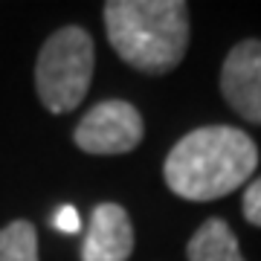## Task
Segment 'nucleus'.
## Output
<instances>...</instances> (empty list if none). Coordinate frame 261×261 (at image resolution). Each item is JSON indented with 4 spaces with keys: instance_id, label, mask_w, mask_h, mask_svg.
Instances as JSON below:
<instances>
[{
    "instance_id": "6",
    "label": "nucleus",
    "mask_w": 261,
    "mask_h": 261,
    "mask_svg": "<svg viewBox=\"0 0 261 261\" xmlns=\"http://www.w3.org/2000/svg\"><path fill=\"white\" fill-rule=\"evenodd\" d=\"M134 252V224L125 206L99 203L90 215L82 261H128Z\"/></svg>"
},
{
    "instance_id": "2",
    "label": "nucleus",
    "mask_w": 261,
    "mask_h": 261,
    "mask_svg": "<svg viewBox=\"0 0 261 261\" xmlns=\"http://www.w3.org/2000/svg\"><path fill=\"white\" fill-rule=\"evenodd\" d=\"M105 29L113 53L145 75L180 67L192 35L183 0H108Z\"/></svg>"
},
{
    "instance_id": "8",
    "label": "nucleus",
    "mask_w": 261,
    "mask_h": 261,
    "mask_svg": "<svg viewBox=\"0 0 261 261\" xmlns=\"http://www.w3.org/2000/svg\"><path fill=\"white\" fill-rule=\"evenodd\" d=\"M0 261H38V232L29 221H12L0 229Z\"/></svg>"
},
{
    "instance_id": "5",
    "label": "nucleus",
    "mask_w": 261,
    "mask_h": 261,
    "mask_svg": "<svg viewBox=\"0 0 261 261\" xmlns=\"http://www.w3.org/2000/svg\"><path fill=\"white\" fill-rule=\"evenodd\" d=\"M221 93L244 122L261 125V41H238L221 67Z\"/></svg>"
},
{
    "instance_id": "1",
    "label": "nucleus",
    "mask_w": 261,
    "mask_h": 261,
    "mask_svg": "<svg viewBox=\"0 0 261 261\" xmlns=\"http://www.w3.org/2000/svg\"><path fill=\"white\" fill-rule=\"evenodd\" d=\"M258 166V148L247 130L232 125H206L168 151L163 163L166 186L183 200H218L241 189Z\"/></svg>"
},
{
    "instance_id": "10",
    "label": "nucleus",
    "mask_w": 261,
    "mask_h": 261,
    "mask_svg": "<svg viewBox=\"0 0 261 261\" xmlns=\"http://www.w3.org/2000/svg\"><path fill=\"white\" fill-rule=\"evenodd\" d=\"M53 226L61 229V232H67V235L79 232V229H82V218L75 212V206H61V209L53 215Z\"/></svg>"
},
{
    "instance_id": "9",
    "label": "nucleus",
    "mask_w": 261,
    "mask_h": 261,
    "mask_svg": "<svg viewBox=\"0 0 261 261\" xmlns=\"http://www.w3.org/2000/svg\"><path fill=\"white\" fill-rule=\"evenodd\" d=\"M241 212L252 226H261V177H255L244 192L241 200Z\"/></svg>"
},
{
    "instance_id": "4",
    "label": "nucleus",
    "mask_w": 261,
    "mask_h": 261,
    "mask_svg": "<svg viewBox=\"0 0 261 261\" xmlns=\"http://www.w3.org/2000/svg\"><path fill=\"white\" fill-rule=\"evenodd\" d=\"M145 122L142 113L130 102L122 99H108L84 113L73 130V142L84 154H99V157H113V154H130L142 142Z\"/></svg>"
},
{
    "instance_id": "3",
    "label": "nucleus",
    "mask_w": 261,
    "mask_h": 261,
    "mask_svg": "<svg viewBox=\"0 0 261 261\" xmlns=\"http://www.w3.org/2000/svg\"><path fill=\"white\" fill-rule=\"evenodd\" d=\"M96 47L82 27H61L44 41L35 61V90L49 113L75 111L90 90Z\"/></svg>"
},
{
    "instance_id": "7",
    "label": "nucleus",
    "mask_w": 261,
    "mask_h": 261,
    "mask_svg": "<svg viewBox=\"0 0 261 261\" xmlns=\"http://www.w3.org/2000/svg\"><path fill=\"white\" fill-rule=\"evenodd\" d=\"M189 261H247L241 255L238 238L224 218H209L197 226V232L186 244Z\"/></svg>"
}]
</instances>
